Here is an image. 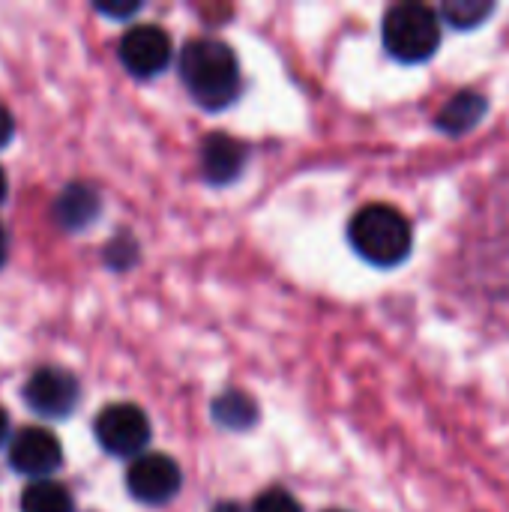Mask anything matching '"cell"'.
<instances>
[{"label":"cell","instance_id":"1","mask_svg":"<svg viewBox=\"0 0 509 512\" xmlns=\"http://www.w3.org/2000/svg\"><path fill=\"white\" fill-rule=\"evenodd\" d=\"M180 78L192 99L207 108L219 111L231 105L240 93V66L234 51L219 39H192L180 51Z\"/></svg>","mask_w":509,"mask_h":512},{"label":"cell","instance_id":"5","mask_svg":"<svg viewBox=\"0 0 509 512\" xmlns=\"http://www.w3.org/2000/svg\"><path fill=\"white\" fill-rule=\"evenodd\" d=\"M180 465L171 456L162 453H141L132 459L129 471H126V489L135 501L159 507L168 504L177 492H180Z\"/></svg>","mask_w":509,"mask_h":512},{"label":"cell","instance_id":"14","mask_svg":"<svg viewBox=\"0 0 509 512\" xmlns=\"http://www.w3.org/2000/svg\"><path fill=\"white\" fill-rule=\"evenodd\" d=\"M492 15H495L492 0H447L438 12V18L450 24L453 30H474L486 24Z\"/></svg>","mask_w":509,"mask_h":512},{"label":"cell","instance_id":"17","mask_svg":"<svg viewBox=\"0 0 509 512\" xmlns=\"http://www.w3.org/2000/svg\"><path fill=\"white\" fill-rule=\"evenodd\" d=\"M12 132H15V123H12V114L0 105V147H6L9 144V138H12Z\"/></svg>","mask_w":509,"mask_h":512},{"label":"cell","instance_id":"21","mask_svg":"<svg viewBox=\"0 0 509 512\" xmlns=\"http://www.w3.org/2000/svg\"><path fill=\"white\" fill-rule=\"evenodd\" d=\"M6 174H3V168H0V204H3V198H6Z\"/></svg>","mask_w":509,"mask_h":512},{"label":"cell","instance_id":"7","mask_svg":"<svg viewBox=\"0 0 509 512\" xmlns=\"http://www.w3.org/2000/svg\"><path fill=\"white\" fill-rule=\"evenodd\" d=\"M9 465L21 477L45 480L63 465V447L48 429L27 426L9 441Z\"/></svg>","mask_w":509,"mask_h":512},{"label":"cell","instance_id":"6","mask_svg":"<svg viewBox=\"0 0 509 512\" xmlns=\"http://www.w3.org/2000/svg\"><path fill=\"white\" fill-rule=\"evenodd\" d=\"M117 54L135 78H153L171 63V39L156 24H138L123 33Z\"/></svg>","mask_w":509,"mask_h":512},{"label":"cell","instance_id":"9","mask_svg":"<svg viewBox=\"0 0 509 512\" xmlns=\"http://www.w3.org/2000/svg\"><path fill=\"white\" fill-rule=\"evenodd\" d=\"M243 162H246V147L225 135V132H213L204 138L201 144V174L207 183L213 186H225L231 180L240 177L243 171Z\"/></svg>","mask_w":509,"mask_h":512},{"label":"cell","instance_id":"8","mask_svg":"<svg viewBox=\"0 0 509 512\" xmlns=\"http://www.w3.org/2000/svg\"><path fill=\"white\" fill-rule=\"evenodd\" d=\"M24 402L42 417H66L78 402V381L57 366L36 369L24 384Z\"/></svg>","mask_w":509,"mask_h":512},{"label":"cell","instance_id":"12","mask_svg":"<svg viewBox=\"0 0 509 512\" xmlns=\"http://www.w3.org/2000/svg\"><path fill=\"white\" fill-rule=\"evenodd\" d=\"M213 417L219 426H225L231 432H246L258 420V405L252 402V396H246L240 390H228L213 402Z\"/></svg>","mask_w":509,"mask_h":512},{"label":"cell","instance_id":"22","mask_svg":"<svg viewBox=\"0 0 509 512\" xmlns=\"http://www.w3.org/2000/svg\"><path fill=\"white\" fill-rule=\"evenodd\" d=\"M327 512H345V510H327Z\"/></svg>","mask_w":509,"mask_h":512},{"label":"cell","instance_id":"11","mask_svg":"<svg viewBox=\"0 0 509 512\" xmlns=\"http://www.w3.org/2000/svg\"><path fill=\"white\" fill-rule=\"evenodd\" d=\"M99 207H102V201H99V195H96L93 186L72 183L54 201V219L63 228H69V231H81V228H87L99 216Z\"/></svg>","mask_w":509,"mask_h":512},{"label":"cell","instance_id":"3","mask_svg":"<svg viewBox=\"0 0 509 512\" xmlns=\"http://www.w3.org/2000/svg\"><path fill=\"white\" fill-rule=\"evenodd\" d=\"M384 48L399 63H426L441 48V18L426 3H396L381 24Z\"/></svg>","mask_w":509,"mask_h":512},{"label":"cell","instance_id":"16","mask_svg":"<svg viewBox=\"0 0 509 512\" xmlns=\"http://www.w3.org/2000/svg\"><path fill=\"white\" fill-rule=\"evenodd\" d=\"M141 9V3H96V12L102 15H111V18H126V15H135Z\"/></svg>","mask_w":509,"mask_h":512},{"label":"cell","instance_id":"2","mask_svg":"<svg viewBox=\"0 0 509 512\" xmlns=\"http://www.w3.org/2000/svg\"><path fill=\"white\" fill-rule=\"evenodd\" d=\"M348 240L363 261L375 267H399L414 249V228L402 210L390 204H369L354 213Z\"/></svg>","mask_w":509,"mask_h":512},{"label":"cell","instance_id":"4","mask_svg":"<svg viewBox=\"0 0 509 512\" xmlns=\"http://www.w3.org/2000/svg\"><path fill=\"white\" fill-rule=\"evenodd\" d=\"M96 441L105 453L135 459L150 441V420L135 405H108L93 423Z\"/></svg>","mask_w":509,"mask_h":512},{"label":"cell","instance_id":"19","mask_svg":"<svg viewBox=\"0 0 509 512\" xmlns=\"http://www.w3.org/2000/svg\"><path fill=\"white\" fill-rule=\"evenodd\" d=\"M213 512H243V507H240V504H231V501H228V504H219V507H213Z\"/></svg>","mask_w":509,"mask_h":512},{"label":"cell","instance_id":"18","mask_svg":"<svg viewBox=\"0 0 509 512\" xmlns=\"http://www.w3.org/2000/svg\"><path fill=\"white\" fill-rule=\"evenodd\" d=\"M6 252H9V243H6V231H3V225H0V267H3V261H6Z\"/></svg>","mask_w":509,"mask_h":512},{"label":"cell","instance_id":"13","mask_svg":"<svg viewBox=\"0 0 509 512\" xmlns=\"http://www.w3.org/2000/svg\"><path fill=\"white\" fill-rule=\"evenodd\" d=\"M21 512H72V498L60 483L36 480L21 492Z\"/></svg>","mask_w":509,"mask_h":512},{"label":"cell","instance_id":"10","mask_svg":"<svg viewBox=\"0 0 509 512\" xmlns=\"http://www.w3.org/2000/svg\"><path fill=\"white\" fill-rule=\"evenodd\" d=\"M486 114H489V99L480 90H459L450 102L441 105V111L435 114V126L450 138H462L471 129H477L486 120Z\"/></svg>","mask_w":509,"mask_h":512},{"label":"cell","instance_id":"15","mask_svg":"<svg viewBox=\"0 0 509 512\" xmlns=\"http://www.w3.org/2000/svg\"><path fill=\"white\" fill-rule=\"evenodd\" d=\"M252 512H303V507L285 489H267L264 495H258Z\"/></svg>","mask_w":509,"mask_h":512},{"label":"cell","instance_id":"20","mask_svg":"<svg viewBox=\"0 0 509 512\" xmlns=\"http://www.w3.org/2000/svg\"><path fill=\"white\" fill-rule=\"evenodd\" d=\"M6 429H9V420H6V414L0 411V444L6 441Z\"/></svg>","mask_w":509,"mask_h":512}]
</instances>
